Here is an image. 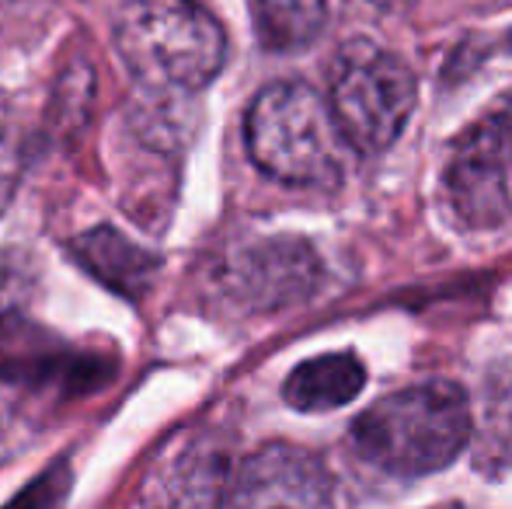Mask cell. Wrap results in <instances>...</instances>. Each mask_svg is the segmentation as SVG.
<instances>
[{"label": "cell", "mask_w": 512, "mask_h": 509, "mask_svg": "<svg viewBox=\"0 0 512 509\" xmlns=\"http://www.w3.org/2000/svg\"><path fill=\"white\" fill-rule=\"evenodd\" d=\"M471 436L467 394L450 381L415 384L370 405L349 429L363 461L398 478H422L457 461Z\"/></svg>", "instance_id": "obj_1"}, {"label": "cell", "mask_w": 512, "mask_h": 509, "mask_svg": "<svg viewBox=\"0 0 512 509\" xmlns=\"http://www.w3.org/2000/svg\"><path fill=\"white\" fill-rule=\"evenodd\" d=\"M115 49L143 88L192 95L223 70L227 35L196 0H126L115 18Z\"/></svg>", "instance_id": "obj_2"}, {"label": "cell", "mask_w": 512, "mask_h": 509, "mask_svg": "<svg viewBox=\"0 0 512 509\" xmlns=\"http://www.w3.org/2000/svg\"><path fill=\"white\" fill-rule=\"evenodd\" d=\"M244 136L251 161L276 182L324 189L342 178L349 143L331 116V105L310 84H269L251 102Z\"/></svg>", "instance_id": "obj_3"}, {"label": "cell", "mask_w": 512, "mask_h": 509, "mask_svg": "<svg viewBox=\"0 0 512 509\" xmlns=\"http://www.w3.org/2000/svg\"><path fill=\"white\" fill-rule=\"evenodd\" d=\"M415 91V74L405 60L373 42H352L335 60L328 105L345 143L370 157L401 136L415 109Z\"/></svg>", "instance_id": "obj_4"}, {"label": "cell", "mask_w": 512, "mask_h": 509, "mask_svg": "<svg viewBox=\"0 0 512 509\" xmlns=\"http://www.w3.org/2000/svg\"><path fill=\"white\" fill-rule=\"evenodd\" d=\"M512 171V98L488 112L457 140L446 168V196L460 224L485 231L499 227L512 213L509 199Z\"/></svg>", "instance_id": "obj_5"}, {"label": "cell", "mask_w": 512, "mask_h": 509, "mask_svg": "<svg viewBox=\"0 0 512 509\" xmlns=\"http://www.w3.org/2000/svg\"><path fill=\"white\" fill-rule=\"evenodd\" d=\"M227 509H335V489L310 450L269 443L241 464L227 489Z\"/></svg>", "instance_id": "obj_6"}, {"label": "cell", "mask_w": 512, "mask_h": 509, "mask_svg": "<svg viewBox=\"0 0 512 509\" xmlns=\"http://www.w3.org/2000/svg\"><path fill=\"white\" fill-rule=\"evenodd\" d=\"M321 279L317 255L307 241L276 238L248 248L234 262V293L255 311H276L293 300H304Z\"/></svg>", "instance_id": "obj_7"}, {"label": "cell", "mask_w": 512, "mask_h": 509, "mask_svg": "<svg viewBox=\"0 0 512 509\" xmlns=\"http://www.w3.org/2000/svg\"><path fill=\"white\" fill-rule=\"evenodd\" d=\"M230 464L209 436L178 443L147 478L150 509H220L227 503Z\"/></svg>", "instance_id": "obj_8"}, {"label": "cell", "mask_w": 512, "mask_h": 509, "mask_svg": "<svg viewBox=\"0 0 512 509\" xmlns=\"http://www.w3.org/2000/svg\"><path fill=\"white\" fill-rule=\"evenodd\" d=\"M363 384H366V367L359 363V356L328 353L300 363L286 377L283 394L297 412H331V408H342L352 398H359Z\"/></svg>", "instance_id": "obj_9"}, {"label": "cell", "mask_w": 512, "mask_h": 509, "mask_svg": "<svg viewBox=\"0 0 512 509\" xmlns=\"http://www.w3.org/2000/svg\"><path fill=\"white\" fill-rule=\"evenodd\" d=\"M255 18L265 49L293 53L321 35L328 7L324 0H255Z\"/></svg>", "instance_id": "obj_10"}, {"label": "cell", "mask_w": 512, "mask_h": 509, "mask_svg": "<svg viewBox=\"0 0 512 509\" xmlns=\"http://www.w3.org/2000/svg\"><path fill=\"white\" fill-rule=\"evenodd\" d=\"M81 255L84 265H91L115 290H136V286L147 283V272L154 269V258L143 255L140 248L129 245L115 231H105V227L81 241Z\"/></svg>", "instance_id": "obj_11"}, {"label": "cell", "mask_w": 512, "mask_h": 509, "mask_svg": "<svg viewBox=\"0 0 512 509\" xmlns=\"http://www.w3.org/2000/svg\"><path fill=\"white\" fill-rule=\"evenodd\" d=\"M21 387H25V370L18 363L0 360V429L18 415L21 408Z\"/></svg>", "instance_id": "obj_12"}, {"label": "cell", "mask_w": 512, "mask_h": 509, "mask_svg": "<svg viewBox=\"0 0 512 509\" xmlns=\"http://www.w3.org/2000/svg\"><path fill=\"white\" fill-rule=\"evenodd\" d=\"M4 182H11V133L0 116V192H4Z\"/></svg>", "instance_id": "obj_13"}, {"label": "cell", "mask_w": 512, "mask_h": 509, "mask_svg": "<svg viewBox=\"0 0 512 509\" xmlns=\"http://www.w3.org/2000/svg\"><path fill=\"white\" fill-rule=\"evenodd\" d=\"M356 4H366V7H373V11H401L411 0H356Z\"/></svg>", "instance_id": "obj_14"}]
</instances>
